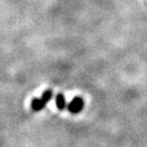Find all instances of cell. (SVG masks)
I'll return each instance as SVG.
<instances>
[{"label": "cell", "mask_w": 147, "mask_h": 147, "mask_svg": "<svg viewBox=\"0 0 147 147\" xmlns=\"http://www.w3.org/2000/svg\"><path fill=\"white\" fill-rule=\"evenodd\" d=\"M41 98L45 101L46 103H47V102H49V101L51 100V98H52V90H50V89L46 90V91L43 93V95H42Z\"/></svg>", "instance_id": "cell-4"}, {"label": "cell", "mask_w": 147, "mask_h": 147, "mask_svg": "<svg viewBox=\"0 0 147 147\" xmlns=\"http://www.w3.org/2000/svg\"><path fill=\"white\" fill-rule=\"evenodd\" d=\"M83 107H84V100L81 97H75L67 106L71 113H79L83 109Z\"/></svg>", "instance_id": "cell-1"}, {"label": "cell", "mask_w": 147, "mask_h": 147, "mask_svg": "<svg viewBox=\"0 0 147 147\" xmlns=\"http://www.w3.org/2000/svg\"><path fill=\"white\" fill-rule=\"evenodd\" d=\"M46 105V102L42 98H35L31 102V107L34 111H39V110L43 109Z\"/></svg>", "instance_id": "cell-2"}, {"label": "cell", "mask_w": 147, "mask_h": 147, "mask_svg": "<svg viewBox=\"0 0 147 147\" xmlns=\"http://www.w3.org/2000/svg\"><path fill=\"white\" fill-rule=\"evenodd\" d=\"M55 103H56V106H57L58 109L62 110L65 108V98L64 96L59 93V94L56 95V98H55Z\"/></svg>", "instance_id": "cell-3"}]
</instances>
